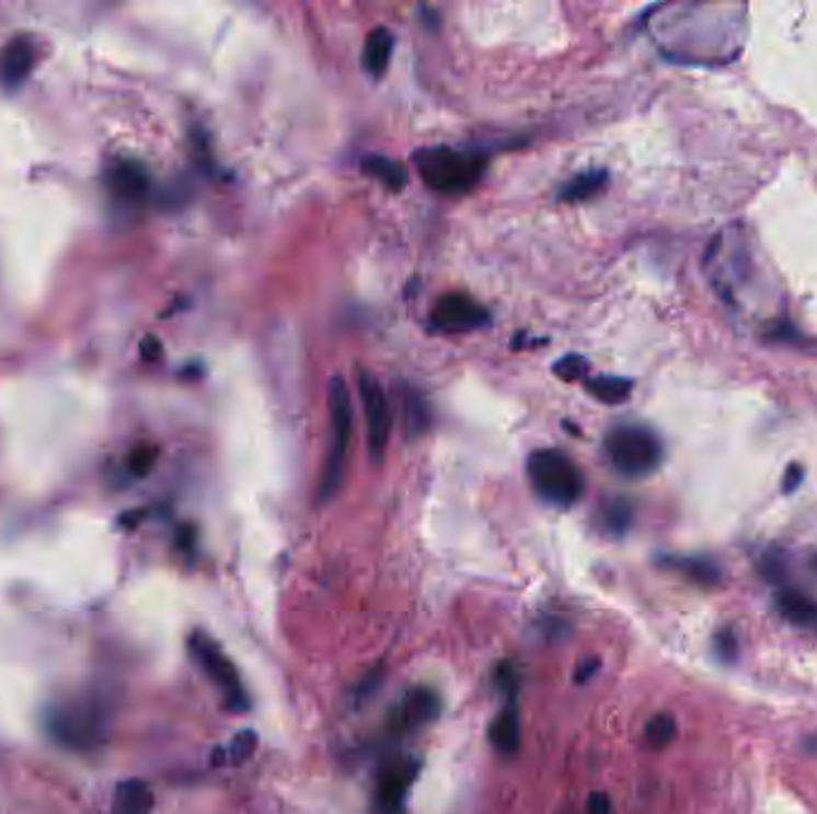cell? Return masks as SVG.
<instances>
[{
  "label": "cell",
  "mask_w": 817,
  "mask_h": 814,
  "mask_svg": "<svg viewBox=\"0 0 817 814\" xmlns=\"http://www.w3.org/2000/svg\"><path fill=\"white\" fill-rule=\"evenodd\" d=\"M46 733L70 753H96L108 733V714L91 698L50 705L44 714Z\"/></svg>",
  "instance_id": "cell-1"
},
{
  "label": "cell",
  "mask_w": 817,
  "mask_h": 814,
  "mask_svg": "<svg viewBox=\"0 0 817 814\" xmlns=\"http://www.w3.org/2000/svg\"><path fill=\"white\" fill-rule=\"evenodd\" d=\"M610 464L624 478H645L660 468L665 458L663 440L641 423H619L605 438Z\"/></svg>",
  "instance_id": "cell-2"
},
{
  "label": "cell",
  "mask_w": 817,
  "mask_h": 814,
  "mask_svg": "<svg viewBox=\"0 0 817 814\" xmlns=\"http://www.w3.org/2000/svg\"><path fill=\"white\" fill-rule=\"evenodd\" d=\"M529 480L540 499L552 507H572L584 497V476L569 456L560 450H538L531 454Z\"/></svg>",
  "instance_id": "cell-3"
},
{
  "label": "cell",
  "mask_w": 817,
  "mask_h": 814,
  "mask_svg": "<svg viewBox=\"0 0 817 814\" xmlns=\"http://www.w3.org/2000/svg\"><path fill=\"white\" fill-rule=\"evenodd\" d=\"M414 163L430 189L442 194H464L483 177L485 161L481 155L454 149L418 151Z\"/></svg>",
  "instance_id": "cell-4"
},
{
  "label": "cell",
  "mask_w": 817,
  "mask_h": 814,
  "mask_svg": "<svg viewBox=\"0 0 817 814\" xmlns=\"http://www.w3.org/2000/svg\"><path fill=\"white\" fill-rule=\"evenodd\" d=\"M187 648L194 656V662L199 664L202 672L208 676V681L214 683L218 693L222 695V705L230 709L232 714H242L249 712L252 707V698H249V690L244 688L242 676L237 672V666L232 664L230 656L222 652L218 642L210 638L204 630H194L187 640Z\"/></svg>",
  "instance_id": "cell-5"
},
{
  "label": "cell",
  "mask_w": 817,
  "mask_h": 814,
  "mask_svg": "<svg viewBox=\"0 0 817 814\" xmlns=\"http://www.w3.org/2000/svg\"><path fill=\"white\" fill-rule=\"evenodd\" d=\"M352 440V399L349 389L342 377L331 380V452L325 458L323 478H321V499L335 497L345 476V464L349 454Z\"/></svg>",
  "instance_id": "cell-6"
},
{
  "label": "cell",
  "mask_w": 817,
  "mask_h": 814,
  "mask_svg": "<svg viewBox=\"0 0 817 814\" xmlns=\"http://www.w3.org/2000/svg\"><path fill=\"white\" fill-rule=\"evenodd\" d=\"M418 774V759L404 755L390 759L376 781V814H406V798Z\"/></svg>",
  "instance_id": "cell-7"
},
{
  "label": "cell",
  "mask_w": 817,
  "mask_h": 814,
  "mask_svg": "<svg viewBox=\"0 0 817 814\" xmlns=\"http://www.w3.org/2000/svg\"><path fill=\"white\" fill-rule=\"evenodd\" d=\"M359 392L366 414V435H368V452L376 462H383L388 440H390V406L383 387L378 377L371 373L359 375Z\"/></svg>",
  "instance_id": "cell-8"
},
{
  "label": "cell",
  "mask_w": 817,
  "mask_h": 814,
  "mask_svg": "<svg viewBox=\"0 0 817 814\" xmlns=\"http://www.w3.org/2000/svg\"><path fill=\"white\" fill-rule=\"evenodd\" d=\"M487 321V313L467 294H447L430 313V323L442 333L476 330Z\"/></svg>",
  "instance_id": "cell-9"
},
{
  "label": "cell",
  "mask_w": 817,
  "mask_h": 814,
  "mask_svg": "<svg viewBox=\"0 0 817 814\" xmlns=\"http://www.w3.org/2000/svg\"><path fill=\"white\" fill-rule=\"evenodd\" d=\"M442 709V702H440V695L435 693L433 688H426V686H418L414 690H408L404 695V700L398 709V724L402 729H421L430 724V721L438 719Z\"/></svg>",
  "instance_id": "cell-10"
},
{
  "label": "cell",
  "mask_w": 817,
  "mask_h": 814,
  "mask_svg": "<svg viewBox=\"0 0 817 814\" xmlns=\"http://www.w3.org/2000/svg\"><path fill=\"white\" fill-rule=\"evenodd\" d=\"M34 65V46L30 38H12V42L0 50V84L5 89H18Z\"/></svg>",
  "instance_id": "cell-11"
},
{
  "label": "cell",
  "mask_w": 817,
  "mask_h": 814,
  "mask_svg": "<svg viewBox=\"0 0 817 814\" xmlns=\"http://www.w3.org/2000/svg\"><path fill=\"white\" fill-rule=\"evenodd\" d=\"M491 743L499 755H514L521 745V721H519V709L517 698H509V705L497 714V719L491 724Z\"/></svg>",
  "instance_id": "cell-12"
},
{
  "label": "cell",
  "mask_w": 817,
  "mask_h": 814,
  "mask_svg": "<svg viewBox=\"0 0 817 814\" xmlns=\"http://www.w3.org/2000/svg\"><path fill=\"white\" fill-rule=\"evenodd\" d=\"M660 567L675 571L698 585H717L722 581V571L713 559L707 557H660Z\"/></svg>",
  "instance_id": "cell-13"
},
{
  "label": "cell",
  "mask_w": 817,
  "mask_h": 814,
  "mask_svg": "<svg viewBox=\"0 0 817 814\" xmlns=\"http://www.w3.org/2000/svg\"><path fill=\"white\" fill-rule=\"evenodd\" d=\"M774 602L786 621H792L801 628L817 630V602L813 597L801 593V590L784 588L782 593H776Z\"/></svg>",
  "instance_id": "cell-14"
},
{
  "label": "cell",
  "mask_w": 817,
  "mask_h": 814,
  "mask_svg": "<svg viewBox=\"0 0 817 814\" xmlns=\"http://www.w3.org/2000/svg\"><path fill=\"white\" fill-rule=\"evenodd\" d=\"M113 814H153V791L139 779L123 781L115 788Z\"/></svg>",
  "instance_id": "cell-15"
},
{
  "label": "cell",
  "mask_w": 817,
  "mask_h": 814,
  "mask_svg": "<svg viewBox=\"0 0 817 814\" xmlns=\"http://www.w3.org/2000/svg\"><path fill=\"white\" fill-rule=\"evenodd\" d=\"M392 46H394V36L386 30V26H378V30L368 34L366 46H364V68L368 74L383 77L388 72Z\"/></svg>",
  "instance_id": "cell-16"
},
{
  "label": "cell",
  "mask_w": 817,
  "mask_h": 814,
  "mask_svg": "<svg viewBox=\"0 0 817 814\" xmlns=\"http://www.w3.org/2000/svg\"><path fill=\"white\" fill-rule=\"evenodd\" d=\"M586 387L592 397L605 404H622L634 392V380L617 377V375H596L586 377Z\"/></svg>",
  "instance_id": "cell-17"
},
{
  "label": "cell",
  "mask_w": 817,
  "mask_h": 814,
  "mask_svg": "<svg viewBox=\"0 0 817 814\" xmlns=\"http://www.w3.org/2000/svg\"><path fill=\"white\" fill-rule=\"evenodd\" d=\"M605 184H608V173H605V170H588V173L576 175L564 184L560 191V199L572 201V203L586 201L590 199V196L600 194Z\"/></svg>",
  "instance_id": "cell-18"
},
{
  "label": "cell",
  "mask_w": 817,
  "mask_h": 814,
  "mask_svg": "<svg viewBox=\"0 0 817 814\" xmlns=\"http://www.w3.org/2000/svg\"><path fill=\"white\" fill-rule=\"evenodd\" d=\"M258 747V735L254 731H240L234 733V739L226 751H216L218 765H244V761L256 753Z\"/></svg>",
  "instance_id": "cell-19"
},
{
  "label": "cell",
  "mask_w": 817,
  "mask_h": 814,
  "mask_svg": "<svg viewBox=\"0 0 817 814\" xmlns=\"http://www.w3.org/2000/svg\"><path fill=\"white\" fill-rule=\"evenodd\" d=\"M364 170H366V175H371V177L380 179L390 189H402L404 184H406L404 167L400 163L390 161V158H383V155L366 158Z\"/></svg>",
  "instance_id": "cell-20"
},
{
  "label": "cell",
  "mask_w": 817,
  "mask_h": 814,
  "mask_svg": "<svg viewBox=\"0 0 817 814\" xmlns=\"http://www.w3.org/2000/svg\"><path fill=\"white\" fill-rule=\"evenodd\" d=\"M677 735V721L671 714H655L648 724H645V743H648L653 751H665L667 745H671Z\"/></svg>",
  "instance_id": "cell-21"
},
{
  "label": "cell",
  "mask_w": 817,
  "mask_h": 814,
  "mask_svg": "<svg viewBox=\"0 0 817 814\" xmlns=\"http://www.w3.org/2000/svg\"><path fill=\"white\" fill-rule=\"evenodd\" d=\"M115 187L125 196H141L147 189V175L135 165H125L115 170Z\"/></svg>",
  "instance_id": "cell-22"
},
{
  "label": "cell",
  "mask_w": 817,
  "mask_h": 814,
  "mask_svg": "<svg viewBox=\"0 0 817 814\" xmlns=\"http://www.w3.org/2000/svg\"><path fill=\"white\" fill-rule=\"evenodd\" d=\"M605 525L617 535H622L629 525H631V507L624 502V499H614L612 504L605 509Z\"/></svg>",
  "instance_id": "cell-23"
},
{
  "label": "cell",
  "mask_w": 817,
  "mask_h": 814,
  "mask_svg": "<svg viewBox=\"0 0 817 814\" xmlns=\"http://www.w3.org/2000/svg\"><path fill=\"white\" fill-rule=\"evenodd\" d=\"M715 652L722 662H734L739 656V640L732 628H722L715 636Z\"/></svg>",
  "instance_id": "cell-24"
},
{
  "label": "cell",
  "mask_w": 817,
  "mask_h": 814,
  "mask_svg": "<svg viewBox=\"0 0 817 814\" xmlns=\"http://www.w3.org/2000/svg\"><path fill=\"white\" fill-rule=\"evenodd\" d=\"M555 373L562 375L564 380H569V383H574V380L586 377L588 365H586V361L582 357H566V359L557 361Z\"/></svg>",
  "instance_id": "cell-25"
},
{
  "label": "cell",
  "mask_w": 817,
  "mask_h": 814,
  "mask_svg": "<svg viewBox=\"0 0 817 814\" xmlns=\"http://www.w3.org/2000/svg\"><path fill=\"white\" fill-rule=\"evenodd\" d=\"M153 462H156V450H151V446H139V450L129 456V468L131 473H137V476H147Z\"/></svg>",
  "instance_id": "cell-26"
},
{
  "label": "cell",
  "mask_w": 817,
  "mask_h": 814,
  "mask_svg": "<svg viewBox=\"0 0 817 814\" xmlns=\"http://www.w3.org/2000/svg\"><path fill=\"white\" fill-rule=\"evenodd\" d=\"M406 414H408V423H412L414 432H421L426 430V420H428V414H426V406L421 399H406Z\"/></svg>",
  "instance_id": "cell-27"
},
{
  "label": "cell",
  "mask_w": 817,
  "mask_h": 814,
  "mask_svg": "<svg viewBox=\"0 0 817 814\" xmlns=\"http://www.w3.org/2000/svg\"><path fill=\"white\" fill-rule=\"evenodd\" d=\"M801 482H803V466L792 464V466L786 468V473H784L782 490H784L786 495H792V492H796V490L801 488Z\"/></svg>",
  "instance_id": "cell-28"
},
{
  "label": "cell",
  "mask_w": 817,
  "mask_h": 814,
  "mask_svg": "<svg viewBox=\"0 0 817 814\" xmlns=\"http://www.w3.org/2000/svg\"><path fill=\"white\" fill-rule=\"evenodd\" d=\"M588 812L590 814H612L610 798L605 793H592L588 800Z\"/></svg>",
  "instance_id": "cell-29"
},
{
  "label": "cell",
  "mask_w": 817,
  "mask_h": 814,
  "mask_svg": "<svg viewBox=\"0 0 817 814\" xmlns=\"http://www.w3.org/2000/svg\"><path fill=\"white\" fill-rule=\"evenodd\" d=\"M598 662L596 660H588V662H584L582 666H578V672H576V681L578 683H586L592 674H596L598 672Z\"/></svg>",
  "instance_id": "cell-30"
}]
</instances>
